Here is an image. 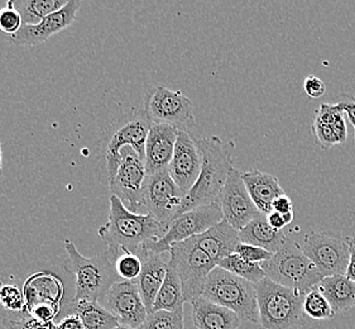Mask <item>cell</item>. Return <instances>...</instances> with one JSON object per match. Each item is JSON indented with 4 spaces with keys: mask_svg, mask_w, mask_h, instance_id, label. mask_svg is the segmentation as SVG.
<instances>
[{
    "mask_svg": "<svg viewBox=\"0 0 355 329\" xmlns=\"http://www.w3.org/2000/svg\"><path fill=\"white\" fill-rule=\"evenodd\" d=\"M267 221L273 228L277 230H282L287 226L284 222V214H279L277 212H272L270 214L267 215Z\"/></svg>",
    "mask_w": 355,
    "mask_h": 329,
    "instance_id": "7bdbcfd3",
    "label": "cell"
},
{
    "mask_svg": "<svg viewBox=\"0 0 355 329\" xmlns=\"http://www.w3.org/2000/svg\"><path fill=\"white\" fill-rule=\"evenodd\" d=\"M4 329H57L56 322H42L28 314H19L17 319L8 318L3 322Z\"/></svg>",
    "mask_w": 355,
    "mask_h": 329,
    "instance_id": "e575fe53",
    "label": "cell"
},
{
    "mask_svg": "<svg viewBox=\"0 0 355 329\" xmlns=\"http://www.w3.org/2000/svg\"><path fill=\"white\" fill-rule=\"evenodd\" d=\"M167 229L168 224L153 215L132 213L118 196L110 195L109 218L98 233L107 246V253L116 258L123 252L139 255L144 244L161 239Z\"/></svg>",
    "mask_w": 355,
    "mask_h": 329,
    "instance_id": "6da1fadb",
    "label": "cell"
},
{
    "mask_svg": "<svg viewBox=\"0 0 355 329\" xmlns=\"http://www.w3.org/2000/svg\"><path fill=\"white\" fill-rule=\"evenodd\" d=\"M349 246V264L345 276L355 282V237H347Z\"/></svg>",
    "mask_w": 355,
    "mask_h": 329,
    "instance_id": "b9f144b4",
    "label": "cell"
},
{
    "mask_svg": "<svg viewBox=\"0 0 355 329\" xmlns=\"http://www.w3.org/2000/svg\"><path fill=\"white\" fill-rule=\"evenodd\" d=\"M335 104L340 109L344 115L348 117L350 124L354 127V144H355V96L349 93H343L338 95Z\"/></svg>",
    "mask_w": 355,
    "mask_h": 329,
    "instance_id": "74e56055",
    "label": "cell"
},
{
    "mask_svg": "<svg viewBox=\"0 0 355 329\" xmlns=\"http://www.w3.org/2000/svg\"><path fill=\"white\" fill-rule=\"evenodd\" d=\"M152 123L143 113L129 115L115 123L100 144L98 175L103 185L110 186L121 164V150L132 147L144 160L146 142Z\"/></svg>",
    "mask_w": 355,
    "mask_h": 329,
    "instance_id": "277c9868",
    "label": "cell"
},
{
    "mask_svg": "<svg viewBox=\"0 0 355 329\" xmlns=\"http://www.w3.org/2000/svg\"><path fill=\"white\" fill-rule=\"evenodd\" d=\"M202 166V158L196 140L186 130H178L176 147L168 172L178 187L187 194L198 181Z\"/></svg>",
    "mask_w": 355,
    "mask_h": 329,
    "instance_id": "2e32d148",
    "label": "cell"
},
{
    "mask_svg": "<svg viewBox=\"0 0 355 329\" xmlns=\"http://www.w3.org/2000/svg\"><path fill=\"white\" fill-rule=\"evenodd\" d=\"M69 313L78 314L85 329H114L119 326L118 319L100 303L95 301H75L71 299L66 303L61 312L62 317Z\"/></svg>",
    "mask_w": 355,
    "mask_h": 329,
    "instance_id": "d4e9b609",
    "label": "cell"
},
{
    "mask_svg": "<svg viewBox=\"0 0 355 329\" xmlns=\"http://www.w3.org/2000/svg\"><path fill=\"white\" fill-rule=\"evenodd\" d=\"M236 253L253 264H263L273 256V253H270V251L263 250L261 247L242 244V242L238 246Z\"/></svg>",
    "mask_w": 355,
    "mask_h": 329,
    "instance_id": "8d00e7d4",
    "label": "cell"
},
{
    "mask_svg": "<svg viewBox=\"0 0 355 329\" xmlns=\"http://www.w3.org/2000/svg\"><path fill=\"white\" fill-rule=\"evenodd\" d=\"M168 266L180 278L185 301L191 303L201 296L206 279L216 264L189 238L171 247Z\"/></svg>",
    "mask_w": 355,
    "mask_h": 329,
    "instance_id": "ba28073f",
    "label": "cell"
},
{
    "mask_svg": "<svg viewBox=\"0 0 355 329\" xmlns=\"http://www.w3.org/2000/svg\"><path fill=\"white\" fill-rule=\"evenodd\" d=\"M202 158L199 179L186 194L176 217L195 208L218 203L229 172L234 167L235 144L233 141L224 142L220 137L210 136L196 140Z\"/></svg>",
    "mask_w": 355,
    "mask_h": 329,
    "instance_id": "7a4b0ae2",
    "label": "cell"
},
{
    "mask_svg": "<svg viewBox=\"0 0 355 329\" xmlns=\"http://www.w3.org/2000/svg\"><path fill=\"white\" fill-rule=\"evenodd\" d=\"M64 250L67 258L64 260V270L75 278V295L72 299L101 304L110 287L121 281L110 255L104 252L94 258H85L71 241L64 242Z\"/></svg>",
    "mask_w": 355,
    "mask_h": 329,
    "instance_id": "3957f363",
    "label": "cell"
},
{
    "mask_svg": "<svg viewBox=\"0 0 355 329\" xmlns=\"http://www.w3.org/2000/svg\"><path fill=\"white\" fill-rule=\"evenodd\" d=\"M8 3L19 13L23 26H37L67 4L62 0H10Z\"/></svg>",
    "mask_w": 355,
    "mask_h": 329,
    "instance_id": "4316f807",
    "label": "cell"
},
{
    "mask_svg": "<svg viewBox=\"0 0 355 329\" xmlns=\"http://www.w3.org/2000/svg\"><path fill=\"white\" fill-rule=\"evenodd\" d=\"M304 312L305 315L316 321H327L334 318L336 314L319 287H313L309 293H306Z\"/></svg>",
    "mask_w": 355,
    "mask_h": 329,
    "instance_id": "f546056e",
    "label": "cell"
},
{
    "mask_svg": "<svg viewBox=\"0 0 355 329\" xmlns=\"http://www.w3.org/2000/svg\"><path fill=\"white\" fill-rule=\"evenodd\" d=\"M238 233L242 244L261 247L263 250L270 251V253L281 250L288 239L282 230L273 228L267 221V215L263 214L248 223Z\"/></svg>",
    "mask_w": 355,
    "mask_h": 329,
    "instance_id": "cb8c5ba5",
    "label": "cell"
},
{
    "mask_svg": "<svg viewBox=\"0 0 355 329\" xmlns=\"http://www.w3.org/2000/svg\"><path fill=\"white\" fill-rule=\"evenodd\" d=\"M243 171L233 167L219 198L224 221L238 232L262 213L257 209L243 181Z\"/></svg>",
    "mask_w": 355,
    "mask_h": 329,
    "instance_id": "5bb4252c",
    "label": "cell"
},
{
    "mask_svg": "<svg viewBox=\"0 0 355 329\" xmlns=\"http://www.w3.org/2000/svg\"><path fill=\"white\" fill-rule=\"evenodd\" d=\"M3 174V152H1V142H0V175Z\"/></svg>",
    "mask_w": 355,
    "mask_h": 329,
    "instance_id": "f6af8a7d",
    "label": "cell"
},
{
    "mask_svg": "<svg viewBox=\"0 0 355 329\" xmlns=\"http://www.w3.org/2000/svg\"><path fill=\"white\" fill-rule=\"evenodd\" d=\"M114 267L119 279L123 281H137L142 272V258L137 253L123 252L114 260Z\"/></svg>",
    "mask_w": 355,
    "mask_h": 329,
    "instance_id": "1f68e13d",
    "label": "cell"
},
{
    "mask_svg": "<svg viewBox=\"0 0 355 329\" xmlns=\"http://www.w3.org/2000/svg\"><path fill=\"white\" fill-rule=\"evenodd\" d=\"M185 303V296H184L180 278L176 271L168 266L166 279H164L159 292L157 294L152 313L159 312V310L178 312L180 309H184Z\"/></svg>",
    "mask_w": 355,
    "mask_h": 329,
    "instance_id": "83f0119b",
    "label": "cell"
},
{
    "mask_svg": "<svg viewBox=\"0 0 355 329\" xmlns=\"http://www.w3.org/2000/svg\"><path fill=\"white\" fill-rule=\"evenodd\" d=\"M335 313H341L355 307V282L345 275L324 278L319 285Z\"/></svg>",
    "mask_w": 355,
    "mask_h": 329,
    "instance_id": "484cf974",
    "label": "cell"
},
{
    "mask_svg": "<svg viewBox=\"0 0 355 329\" xmlns=\"http://www.w3.org/2000/svg\"><path fill=\"white\" fill-rule=\"evenodd\" d=\"M23 294L26 299L23 313L40 304H52L62 309L66 305L62 280L52 272H36L29 276L23 287Z\"/></svg>",
    "mask_w": 355,
    "mask_h": 329,
    "instance_id": "d6986e66",
    "label": "cell"
},
{
    "mask_svg": "<svg viewBox=\"0 0 355 329\" xmlns=\"http://www.w3.org/2000/svg\"><path fill=\"white\" fill-rule=\"evenodd\" d=\"M144 115L152 124H166L178 130L196 124L192 101L181 90L153 86L144 96Z\"/></svg>",
    "mask_w": 355,
    "mask_h": 329,
    "instance_id": "9c48e42d",
    "label": "cell"
},
{
    "mask_svg": "<svg viewBox=\"0 0 355 329\" xmlns=\"http://www.w3.org/2000/svg\"><path fill=\"white\" fill-rule=\"evenodd\" d=\"M242 176L244 185L247 187L257 209L263 215L270 214L273 212V201L284 194L277 178L257 169L243 172Z\"/></svg>",
    "mask_w": 355,
    "mask_h": 329,
    "instance_id": "603a6c76",
    "label": "cell"
},
{
    "mask_svg": "<svg viewBox=\"0 0 355 329\" xmlns=\"http://www.w3.org/2000/svg\"><path fill=\"white\" fill-rule=\"evenodd\" d=\"M23 26L21 15L7 3V7L0 9V31L8 36L15 35Z\"/></svg>",
    "mask_w": 355,
    "mask_h": 329,
    "instance_id": "d590c367",
    "label": "cell"
},
{
    "mask_svg": "<svg viewBox=\"0 0 355 329\" xmlns=\"http://www.w3.org/2000/svg\"><path fill=\"white\" fill-rule=\"evenodd\" d=\"M57 329H85V326L78 314L69 313L57 322Z\"/></svg>",
    "mask_w": 355,
    "mask_h": 329,
    "instance_id": "ab89813d",
    "label": "cell"
},
{
    "mask_svg": "<svg viewBox=\"0 0 355 329\" xmlns=\"http://www.w3.org/2000/svg\"><path fill=\"white\" fill-rule=\"evenodd\" d=\"M272 208H273V212H277L279 214H287L293 212V203L286 194H284L275 199Z\"/></svg>",
    "mask_w": 355,
    "mask_h": 329,
    "instance_id": "60d3db41",
    "label": "cell"
},
{
    "mask_svg": "<svg viewBox=\"0 0 355 329\" xmlns=\"http://www.w3.org/2000/svg\"><path fill=\"white\" fill-rule=\"evenodd\" d=\"M311 130H313V136L316 138V144H319L322 150H330L336 144H340L338 137L335 136L333 127L321 122L316 117L313 118Z\"/></svg>",
    "mask_w": 355,
    "mask_h": 329,
    "instance_id": "836d02e7",
    "label": "cell"
},
{
    "mask_svg": "<svg viewBox=\"0 0 355 329\" xmlns=\"http://www.w3.org/2000/svg\"><path fill=\"white\" fill-rule=\"evenodd\" d=\"M0 305L8 312L21 314L26 309L24 294L15 284L0 285Z\"/></svg>",
    "mask_w": 355,
    "mask_h": 329,
    "instance_id": "d6a6232c",
    "label": "cell"
},
{
    "mask_svg": "<svg viewBox=\"0 0 355 329\" xmlns=\"http://www.w3.org/2000/svg\"><path fill=\"white\" fill-rule=\"evenodd\" d=\"M293 212H291V213H287V214H284V222H286V224L288 226V224H291L292 221H293Z\"/></svg>",
    "mask_w": 355,
    "mask_h": 329,
    "instance_id": "ee69618b",
    "label": "cell"
},
{
    "mask_svg": "<svg viewBox=\"0 0 355 329\" xmlns=\"http://www.w3.org/2000/svg\"><path fill=\"white\" fill-rule=\"evenodd\" d=\"M184 318V309H180L178 312H153L147 315L146 321L138 329H185Z\"/></svg>",
    "mask_w": 355,
    "mask_h": 329,
    "instance_id": "4dcf8cb0",
    "label": "cell"
},
{
    "mask_svg": "<svg viewBox=\"0 0 355 329\" xmlns=\"http://www.w3.org/2000/svg\"><path fill=\"white\" fill-rule=\"evenodd\" d=\"M304 92L313 99H320L327 93V85L318 76H307L304 81Z\"/></svg>",
    "mask_w": 355,
    "mask_h": 329,
    "instance_id": "f35d334b",
    "label": "cell"
},
{
    "mask_svg": "<svg viewBox=\"0 0 355 329\" xmlns=\"http://www.w3.org/2000/svg\"><path fill=\"white\" fill-rule=\"evenodd\" d=\"M254 285L261 329H299L304 326L306 294L281 287L267 278Z\"/></svg>",
    "mask_w": 355,
    "mask_h": 329,
    "instance_id": "5b68a950",
    "label": "cell"
},
{
    "mask_svg": "<svg viewBox=\"0 0 355 329\" xmlns=\"http://www.w3.org/2000/svg\"><path fill=\"white\" fill-rule=\"evenodd\" d=\"M81 7V1L69 0L62 9L56 13L46 17L37 26H21V28L9 37V40L17 46H36L49 41L51 37L69 28L73 22L76 21L78 9Z\"/></svg>",
    "mask_w": 355,
    "mask_h": 329,
    "instance_id": "e0dca14e",
    "label": "cell"
},
{
    "mask_svg": "<svg viewBox=\"0 0 355 329\" xmlns=\"http://www.w3.org/2000/svg\"><path fill=\"white\" fill-rule=\"evenodd\" d=\"M191 239L193 244L213 260L216 266L223 258L235 253L238 246L241 244L238 230L224 219L204 233L192 237Z\"/></svg>",
    "mask_w": 355,
    "mask_h": 329,
    "instance_id": "ffe728a7",
    "label": "cell"
},
{
    "mask_svg": "<svg viewBox=\"0 0 355 329\" xmlns=\"http://www.w3.org/2000/svg\"><path fill=\"white\" fill-rule=\"evenodd\" d=\"M261 265L267 279L300 293H309L324 279L316 266L302 252L301 246L290 238L281 250Z\"/></svg>",
    "mask_w": 355,
    "mask_h": 329,
    "instance_id": "52a82bcc",
    "label": "cell"
},
{
    "mask_svg": "<svg viewBox=\"0 0 355 329\" xmlns=\"http://www.w3.org/2000/svg\"><path fill=\"white\" fill-rule=\"evenodd\" d=\"M185 195L171 178L168 170H164L147 176L143 208L147 210V214L153 215L157 221L170 226L185 199Z\"/></svg>",
    "mask_w": 355,
    "mask_h": 329,
    "instance_id": "4fadbf2b",
    "label": "cell"
},
{
    "mask_svg": "<svg viewBox=\"0 0 355 329\" xmlns=\"http://www.w3.org/2000/svg\"><path fill=\"white\" fill-rule=\"evenodd\" d=\"M223 219L224 217L219 203L195 208L175 218L161 239L150 241L144 244L142 248L155 255H164L166 252L170 253L173 244L204 233Z\"/></svg>",
    "mask_w": 355,
    "mask_h": 329,
    "instance_id": "30bf717a",
    "label": "cell"
},
{
    "mask_svg": "<svg viewBox=\"0 0 355 329\" xmlns=\"http://www.w3.org/2000/svg\"><path fill=\"white\" fill-rule=\"evenodd\" d=\"M3 329H4V328H3Z\"/></svg>",
    "mask_w": 355,
    "mask_h": 329,
    "instance_id": "7dc6e473",
    "label": "cell"
},
{
    "mask_svg": "<svg viewBox=\"0 0 355 329\" xmlns=\"http://www.w3.org/2000/svg\"><path fill=\"white\" fill-rule=\"evenodd\" d=\"M218 266L227 271L234 273L238 278L247 280L252 284H258L259 281L266 279V272L263 270L261 264L249 262L241 255H238L236 252L232 253L227 258H223Z\"/></svg>",
    "mask_w": 355,
    "mask_h": 329,
    "instance_id": "f1b7e54d",
    "label": "cell"
},
{
    "mask_svg": "<svg viewBox=\"0 0 355 329\" xmlns=\"http://www.w3.org/2000/svg\"><path fill=\"white\" fill-rule=\"evenodd\" d=\"M178 129L166 124H152L146 142L144 164L147 175L168 170L178 141Z\"/></svg>",
    "mask_w": 355,
    "mask_h": 329,
    "instance_id": "ac0fdd59",
    "label": "cell"
},
{
    "mask_svg": "<svg viewBox=\"0 0 355 329\" xmlns=\"http://www.w3.org/2000/svg\"><path fill=\"white\" fill-rule=\"evenodd\" d=\"M121 158L123 161L109 190L112 195L118 196L132 213L139 214L143 208L144 185L148 176L144 160L132 147H124L121 150Z\"/></svg>",
    "mask_w": 355,
    "mask_h": 329,
    "instance_id": "7c38bea8",
    "label": "cell"
},
{
    "mask_svg": "<svg viewBox=\"0 0 355 329\" xmlns=\"http://www.w3.org/2000/svg\"><path fill=\"white\" fill-rule=\"evenodd\" d=\"M201 296L234 312L242 321L259 324L256 285L219 266L209 273Z\"/></svg>",
    "mask_w": 355,
    "mask_h": 329,
    "instance_id": "8992f818",
    "label": "cell"
},
{
    "mask_svg": "<svg viewBox=\"0 0 355 329\" xmlns=\"http://www.w3.org/2000/svg\"><path fill=\"white\" fill-rule=\"evenodd\" d=\"M142 258V272L137 280V285L142 296L143 303L147 308L148 314L152 313L157 294L164 284L166 273L168 269V262L164 260V255H155L142 248L139 252Z\"/></svg>",
    "mask_w": 355,
    "mask_h": 329,
    "instance_id": "44dd1931",
    "label": "cell"
},
{
    "mask_svg": "<svg viewBox=\"0 0 355 329\" xmlns=\"http://www.w3.org/2000/svg\"><path fill=\"white\" fill-rule=\"evenodd\" d=\"M101 305L118 319L121 326L130 328H139L148 315L137 281L121 280L114 284Z\"/></svg>",
    "mask_w": 355,
    "mask_h": 329,
    "instance_id": "9a60e30c",
    "label": "cell"
},
{
    "mask_svg": "<svg viewBox=\"0 0 355 329\" xmlns=\"http://www.w3.org/2000/svg\"><path fill=\"white\" fill-rule=\"evenodd\" d=\"M191 318L198 329H239L242 319L234 312L199 296L191 301Z\"/></svg>",
    "mask_w": 355,
    "mask_h": 329,
    "instance_id": "7402d4cb",
    "label": "cell"
},
{
    "mask_svg": "<svg viewBox=\"0 0 355 329\" xmlns=\"http://www.w3.org/2000/svg\"><path fill=\"white\" fill-rule=\"evenodd\" d=\"M114 329H135V328H130V327H125V326H121V324H119V326H118V327H116V328H114Z\"/></svg>",
    "mask_w": 355,
    "mask_h": 329,
    "instance_id": "bcb514c9",
    "label": "cell"
},
{
    "mask_svg": "<svg viewBox=\"0 0 355 329\" xmlns=\"http://www.w3.org/2000/svg\"><path fill=\"white\" fill-rule=\"evenodd\" d=\"M301 250L324 278L345 275L349 264L347 238L327 230H313L306 235Z\"/></svg>",
    "mask_w": 355,
    "mask_h": 329,
    "instance_id": "8fae6325",
    "label": "cell"
}]
</instances>
